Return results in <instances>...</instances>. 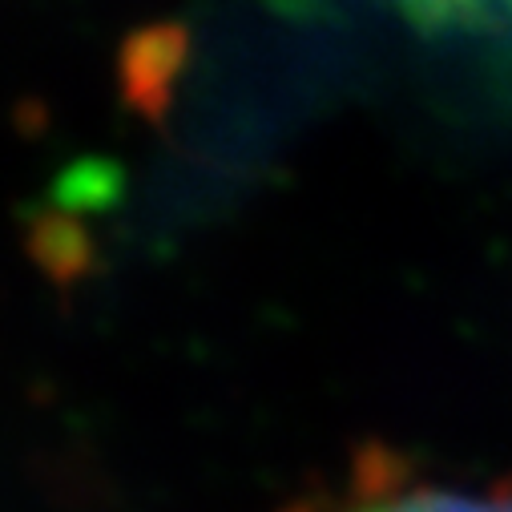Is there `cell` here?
I'll list each match as a JSON object with an SVG mask.
<instances>
[{
    "mask_svg": "<svg viewBox=\"0 0 512 512\" xmlns=\"http://www.w3.org/2000/svg\"><path fill=\"white\" fill-rule=\"evenodd\" d=\"M347 512H512V476L488 492L420 480L392 448H363Z\"/></svg>",
    "mask_w": 512,
    "mask_h": 512,
    "instance_id": "6da1fadb",
    "label": "cell"
},
{
    "mask_svg": "<svg viewBox=\"0 0 512 512\" xmlns=\"http://www.w3.org/2000/svg\"><path fill=\"white\" fill-rule=\"evenodd\" d=\"M29 246L37 254V263L53 279H61V283L77 279L89 267V250H93L89 246V234L81 230V222L73 218L69 206H61L53 214H37L33 218V234H29Z\"/></svg>",
    "mask_w": 512,
    "mask_h": 512,
    "instance_id": "277c9868",
    "label": "cell"
},
{
    "mask_svg": "<svg viewBox=\"0 0 512 512\" xmlns=\"http://www.w3.org/2000/svg\"><path fill=\"white\" fill-rule=\"evenodd\" d=\"M190 61V29L178 21H158L121 41L117 53V89L121 101L146 121H162L174 97V85Z\"/></svg>",
    "mask_w": 512,
    "mask_h": 512,
    "instance_id": "7a4b0ae2",
    "label": "cell"
},
{
    "mask_svg": "<svg viewBox=\"0 0 512 512\" xmlns=\"http://www.w3.org/2000/svg\"><path fill=\"white\" fill-rule=\"evenodd\" d=\"M428 37H508L512 0H396Z\"/></svg>",
    "mask_w": 512,
    "mask_h": 512,
    "instance_id": "3957f363",
    "label": "cell"
}]
</instances>
